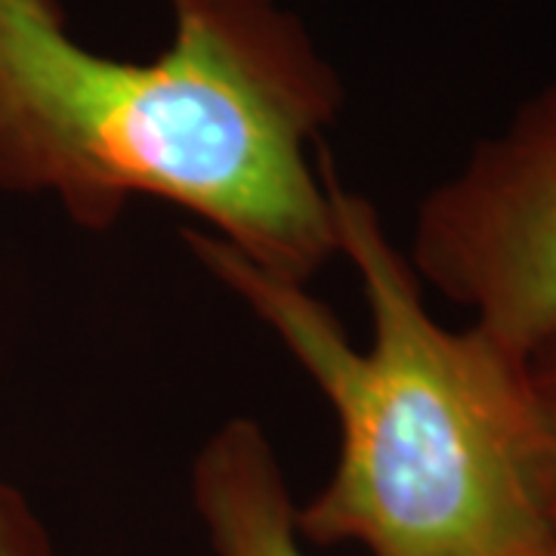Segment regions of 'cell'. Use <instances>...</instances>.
<instances>
[{
	"label": "cell",
	"mask_w": 556,
	"mask_h": 556,
	"mask_svg": "<svg viewBox=\"0 0 556 556\" xmlns=\"http://www.w3.org/2000/svg\"><path fill=\"white\" fill-rule=\"evenodd\" d=\"M526 371H529V387H532V396H535L538 412L544 420V430H547L556 452V331L547 334L526 356Z\"/></svg>",
	"instance_id": "cell-6"
},
{
	"label": "cell",
	"mask_w": 556,
	"mask_h": 556,
	"mask_svg": "<svg viewBox=\"0 0 556 556\" xmlns=\"http://www.w3.org/2000/svg\"><path fill=\"white\" fill-rule=\"evenodd\" d=\"M192 497L217 556H306L285 470L257 420L232 417L201 445Z\"/></svg>",
	"instance_id": "cell-4"
},
{
	"label": "cell",
	"mask_w": 556,
	"mask_h": 556,
	"mask_svg": "<svg viewBox=\"0 0 556 556\" xmlns=\"http://www.w3.org/2000/svg\"><path fill=\"white\" fill-rule=\"evenodd\" d=\"M408 260L420 285L517 356L554 334L556 84L420 201Z\"/></svg>",
	"instance_id": "cell-3"
},
{
	"label": "cell",
	"mask_w": 556,
	"mask_h": 556,
	"mask_svg": "<svg viewBox=\"0 0 556 556\" xmlns=\"http://www.w3.org/2000/svg\"><path fill=\"white\" fill-rule=\"evenodd\" d=\"M340 257L371 316L365 350L306 285L266 273L207 229L186 248L281 340L340 424L338 467L298 510L313 544L371 556H556V452L526 356L473 321L439 325L378 207L350 192L321 149Z\"/></svg>",
	"instance_id": "cell-2"
},
{
	"label": "cell",
	"mask_w": 556,
	"mask_h": 556,
	"mask_svg": "<svg viewBox=\"0 0 556 556\" xmlns=\"http://www.w3.org/2000/svg\"><path fill=\"white\" fill-rule=\"evenodd\" d=\"M167 3V50L127 62L72 38L60 0H0V189L50 195L93 232L167 201L309 285L340 257L318 159L338 75L276 0Z\"/></svg>",
	"instance_id": "cell-1"
},
{
	"label": "cell",
	"mask_w": 556,
	"mask_h": 556,
	"mask_svg": "<svg viewBox=\"0 0 556 556\" xmlns=\"http://www.w3.org/2000/svg\"><path fill=\"white\" fill-rule=\"evenodd\" d=\"M0 556H53L47 529L20 489L0 479Z\"/></svg>",
	"instance_id": "cell-5"
}]
</instances>
